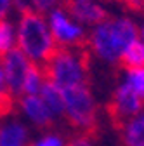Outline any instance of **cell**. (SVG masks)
Here are the masks:
<instances>
[{
  "mask_svg": "<svg viewBox=\"0 0 144 146\" xmlns=\"http://www.w3.org/2000/svg\"><path fill=\"white\" fill-rule=\"evenodd\" d=\"M16 44L17 49L31 63L40 66H44L57 49L54 36L49 30L47 19L44 17V14L33 9L19 12L16 28Z\"/></svg>",
  "mask_w": 144,
  "mask_h": 146,
  "instance_id": "cell-2",
  "label": "cell"
},
{
  "mask_svg": "<svg viewBox=\"0 0 144 146\" xmlns=\"http://www.w3.org/2000/svg\"><path fill=\"white\" fill-rule=\"evenodd\" d=\"M47 14V25L57 47H80L87 44V31L83 26L71 19L61 5L54 7Z\"/></svg>",
  "mask_w": 144,
  "mask_h": 146,
  "instance_id": "cell-6",
  "label": "cell"
},
{
  "mask_svg": "<svg viewBox=\"0 0 144 146\" xmlns=\"http://www.w3.org/2000/svg\"><path fill=\"white\" fill-rule=\"evenodd\" d=\"M0 64H2V70H4L5 85L9 89V92L12 94V98L19 99L23 96V85H24L26 75H28L33 63L17 47H12L0 59Z\"/></svg>",
  "mask_w": 144,
  "mask_h": 146,
  "instance_id": "cell-7",
  "label": "cell"
},
{
  "mask_svg": "<svg viewBox=\"0 0 144 146\" xmlns=\"http://www.w3.org/2000/svg\"><path fill=\"white\" fill-rule=\"evenodd\" d=\"M89 56L90 52L85 45L57 47L52 58L42 66L45 78L61 90L89 84Z\"/></svg>",
  "mask_w": 144,
  "mask_h": 146,
  "instance_id": "cell-3",
  "label": "cell"
},
{
  "mask_svg": "<svg viewBox=\"0 0 144 146\" xmlns=\"http://www.w3.org/2000/svg\"><path fill=\"white\" fill-rule=\"evenodd\" d=\"M120 134L123 146H144V110L123 125Z\"/></svg>",
  "mask_w": 144,
  "mask_h": 146,
  "instance_id": "cell-12",
  "label": "cell"
},
{
  "mask_svg": "<svg viewBox=\"0 0 144 146\" xmlns=\"http://www.w3.org/2000/svg\"><path fill=\"white\" fill-rule=\"evenodd\" d=\"M106 110L113 127L120 132L125 123L132 120L134 117H137L144 110V101L125 82H122L111 94V99L108 103Z\"/></svg>",
  "mask_w": 144,
  "mask_h": 146,
  "instance_id": "cell-5",
  "label": "cell"
},
{
  "mask_svg": "<svg viewBox=\"0 0 144 146\" xmlns=\"http://www.w3.org/2000/svg\"><path fill=\"white\" fill-rule=\"evenodd\" d=\"M97 137L94 134H80L77 132L75 136H71L64 146H97Z\"/></svg>",
  "mask_w": 144,
  "mask_h": 146,
  "instance_id": "cell-17",
  "label": "cell"
},
{
  "mask_svg": "<svg viewBox=\"0 0 144 146\" xmlns=\"http://www.w3.org/2000/svg\"><path fill=\"white\" fill-rule=\"evenodd\" d=\"M64 139L61 134H56V132H50V134H45L42 136L40 139L33 141V143H28V146H64Z\"/></svg>",
  "mask_w": 144,
  "mask_h": 146,
  "instance_id": "cell-18",
  "label": "cell"
},
{
  "mask_svg": "<svg viewBox=\"0 0 144 146\" xmlns=\"http://www.w3.org/2000/svg\"><path fill=\"white\" fill-rule=\"evenodd\" d=\"M45 82V73H44V68L40 64H31L28 75H26V80H24V85H23V96H33V94H38L40 89Z\"/></svg>",
  "mask_w": 144,
  "mask_h": 146,
  "instance_id": "cell-14",
  "label": "cell"
},
{
  "mask_svg": "<svg viewBox=\"0 0 144 146\" xmlns=\"http://www.w3.org/2000/svg\"><path fill=\"white\" fill-rule=\"evenodd\" d=\"M28 4L33 11L45 14V12H50L54 7L61 5V0H28Z\"/></svg>",
  "mask_w": 144,
  "mask_h": 146,
  "instance_id": "cell-19",
  "label": "cell"
},
{
  "mask_svg": "<svg viewBox=\"0 0 144 146\" xmlns=\"http://www.w3.org/2000/svg\"><path fill=\"white\" fill-rule=\"evenodd\" d=\"M16 42V30L12 23L7 19H0V59L14 47Z\"/></svg>",
  "mask_w": 144,
  "mask_h": 146,
  "instance_id": "cell-15",
  "label": "cell"
},
{
  "mask_svg": "<svg viewBox=\"0 0 144 146\" xmlns=\"http://www.w3.org/2000/svg\"><path fill=\"white\" fill-rule=\"evenodd\" d=\"M139 38H141V42L144 44V25L141 26V30H139Z\"/></svg>",
  "mask_w": 144,
  "mask_h": 146,
  "instance_id": "cell-21",
  "label": "cell"
},
{
  "mask_svg": "<svg viewBox=\"0 0 144 146\" xmlns=\"http://www.w3.org/2000/svg\"><path fill=\"white\" fill-rule=\"evenodd\" d=\"M137 2H141V4H144V0H137Z\"/></svg>",
  "mask_w": 144,
  "mask_h": 146,
  "instance_id": "cell-22",
  "label": "cell"
},
{
  "mask_svg": "<svg viewBox=\"0 0 144 146\" xmlns=\"http://www.w3.org/2000/svg\"><path fill=\"white\" fill-rule=\"evenodd\" d=\"M17 104H19L21 111L38 127V129H45L50 131L54 123H56V118L54 115L49 111V108L45 106V103L42 101V98L38 94L33 96H21L17 99Z\"/></svg>",
  "mask_w": 144,
  "mask_h": 146,
  "instance_id": "cell-9",
  "label": "cell"
},
{
  "mask_svg": "<svg viewBox=\"0 0 144 146\" xmlns=\"http://www.w3.org/2000/svg\"><path fill=\"white\" fill-rule=\"evenodd\" d=\"M139 38V26L130 17H108L92 26L87 35V49L106 64H116L123 50Z\"/></svg>",
  "mask_w": 144,
  "mask_h": 146,
  "instance_id": "cell-1",
  "label": "cell"
},
{
  "mask_svg": "<svg viewBox=\"0 0 144 146\" xmlns=\"http://www.w3.org/2000/svg\"><path fill=\"white\" fill-rule=\"evenodd\" d=\"M38 96L42 98V101L45 103V106L49 108V111L54 115V118H63L64 117V101H63V92L61 89H57L52 82H49L45 78Z\"/></svg>",
  "mask_w": 144,
  "mask_h": 146,
  "instance_id": "cell-10",
  "label": "cell"
},
{
  "mask_svg": "<svg viewBox=\"0 0 144 146\" xmlns=\"http://www.w3.org/2000/svg\"><path fill=\"white\" fill-rule=\"evenodd\" d=\"M12 7H14V0H0V19H5Z\"/></svg>",
  "mask_w": 144,
  "mask_h": 146,
  "instance_id": "cell-20",
  "label": "cell"
},
{
  "mask_svg": "<svg viewBox=\"0 0 144 146\" xmlns=\"http://www.w3.org/2000/svg\"><path fill=\"white\" fill-rule=\"evenodd\" d=\"M64 101V120L75 132L99 136L97 103L92 94L90 84L63 89Z\"/></svg>",
  "mask_w": 144,
  "mask_h": 146,
  "instance_id": "cell-4",
  "label": "cell"
},
{
  "mask_svg": "<svg viewBox=\"0 0 144 146\" xmlns=\"http://www.w3.org/2000/svg\"><path fill=\"white\" fill-rule=\"evenodd\" d=\"M61 7L82 26H96L110 17L108 9L99 0H61Z\"/></svg>",
  "mask_w": 144,
  "mask_h": 146,
  "instance_id": "cell-8",
  "label": "cell"
},
{
  "mask_svg": "<svg viewBox=\"0 0 144 146\" xmlns=\"http://www.w3.org/2000/svg\"><path fill=\"white\" fill-rule=\"evenodd\" d=\"M118 64H120L123 70L144 68V44L141 42V38L134 40L127 49L123 50V54H122Z\"/></svg>",
  "mask_w": 144,
  "mask_h": 146,
  "instance_id": "cell-13",
  "label": "cell"
},
{
  "mask_svg": "<svg viewBox=\"0 0 144 146\" xmlns=\"http://www.w3.org/2000/svg\"><path fill=\"white\" fill-rule=\"evenodd\" d=\"M123 82L127 84L134 92L144 101V68L137 70H125V78Z\"/></svg>",
  "mask_w": 144,
  "mask_h": 146,
  "instance_id": "cell-16",
  "label": "cell"
},
{
  "mask_svg": "<svg viewBox=\"0 0 144 146\" xmlns=\"http://www.w3.org/2000/svg\"><path fill=\"white\" fill-rule=\"evenodd\" d=\"M0 146H28V129L21 122L0 125Z\"/></svg>",
  "mask_w": 144,
  "mask_h": 146,
  "instance_id": "cell-11",
  "label": "cell"
}]
</instances>
